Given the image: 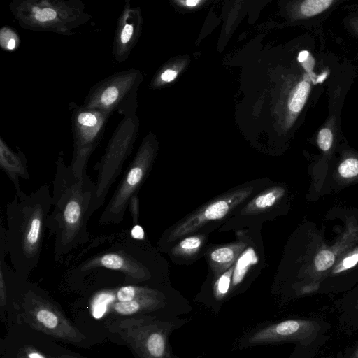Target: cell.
<instances>
[{"instance_id": "obj_1", "label": "cell", "mask_w": 358, "mask_h": 358, "mask_svg": "<svg viewBox=\"0 0 358 358\" xmlns=\"http://www.w3.org/2000/svg\"><path fill=\"white\" fill-rule=\"evenodd\" d=\"M69 260L67 273L80 277L99 268L122 274L129 285L166 282L169 265L148 240L134 238L130 230L97 237Z\"/></svg>"}, {"instance_id": "obj_2", "label": "cell", "mask_w": 358, "mask_h": 358, "mask_svg": "<svg viewBox=\"0 0 358 358\" xmlns=\"http://www.w3.org/2000/svg\"><path fill=\"white\" fill-rule=\"evenodd\" d=\"M53 180L52 210L46 227L54 236V259L60 262L76 248L90 242L87 222L95 182L86 173L76 175L66 165L61 152L55 162Z\"/></svg>"}, {"instance_id": "obj_3", "label": "cell", "mask_w": 358, "mask_h": 358, "mask_svg": "<svg viewBox=\"0 0 358 358\" xmlns=\"http://www.w3.org/2000/svg\"><path fill=\"white\" fill-rule=\"evenodd\" d=\"M52 206L48 185L30 194L16 192L6 204L7 228L1 226L0 241L6 245L13 269L26 278L39 262Z\"/></svg>"}, {"instance_id": "obj_4", "label": "cell", "mask_w": 358, "mask_h": 358, "mask_svg": "<svg viewBox=\"0 0 358 358\" xmlns=\"http://www.w3.org/2000/svg\"><path fill=\"white\" fill-rule=\"evenodd\" d=\"M268 177L237 185L213 198L166 229L157 242V250L166 252L179 239L194 234H210L219 229L243 203L271 185Z\"/></svg>"}, {"instance_id": "obj_5", "label": "cell", "mask_w": 358, "mask_h": 358, "mask_svg": "<svg viewBox=\"0 0 358 358\" xmlns=\"http://www.w3.org/2000/svg\"><path fill=\"white\" fill-rule=\"evenodd\" d=\"M9 8L19 25L31 31L70 35L91 19L79 0H15Z\"/></svg>"}, {"instance_id": "obj_6", "label": "cell", "mask_w": 358, "mask_h": 358, "mask_svg": "<svg viewBox=\"0 0 358 358\" xmlns=\"http://www.w3.org/2000/svg\"><path fill=\"white\" fill-rule=\"evenodd\" d=\"M20 297L22 318L32 328L66 342L80 343L86 340L43 290L28 282L27 278Z\"/></svg>"}, {"instance_id": "obj_7", "label": "cell", "mask_w": 358, "mask_h": 358, "mask_svg": "<svg viewBox=\"0 0 358 358\" xmlns=\"http://www.w3.org/2000/svg\"><path fill=\"white\" fill-rule=\"evenodd\" d=\"M138 119L135 115L124 117L110 137L99 162L94 166L97 171L95 192L90 205V215L101 207L123 165L131 153L138 130Z\"/></svg>"}, {"instance_id": "obj_8", "label": "cell", "mask_w": 358, "mask_h": 358, "mask_svg": "<svg viewBox=\"0 0 358 358\" xmlns=\"http://www.w3.org/2000/svg\"><path fill=\"white\" fill-rule=\"evenodd\" d=\"M141 79L140 72L135 69L117 72L93 85L83 106L110 115L117 112L124 117L133 116Z\"/></svg>"}, {"instance_id": "obj_9", "label": "cell", "mask_w": 358, "mask_h": 358, "mask_svg": "<svg viewBox=\"0 0 358 358\" xmlns=\"http://www.w3.org/2000/svg\"><path fill=\"white\" fill-rule=\"evenodd\" d=\"M155 157L153 145L149 141H144L101 214V224L122 222L131 199L138 195L151 171Z\"/></svg>"}, {"instance_id": "obj_10", "label": "cell", "mask_w": 358, "mask_h": 358, "mask_svg": "<svg viewBox=\"0 0 358 358\" xmlns=\"http://www.w3.org/2000/svg\"><path fill=\"white\" fill-rule=\"evenodd\" d=\"M71 108L73 154L69 164L76 175L87 172V164L103 136L110 115L83 106Z\"/></svg>"}, {"instance_id": "obj_11", "label": "cell", "mask_w": 358, "mask_h": 358, "mask_svg": "<svg viewBox=\"0 0 358 358\" xmlns=\"http://www.w3.org/2000/svg\"><path fill=\"white\" fill-rule=\"evenodd\" d=\"M111 331L120 335L138 358H168L164 325L149 317H131L113 322Z\"/></svg>"}, {"instance_id": "obj_12", "label": "cell", "mask_w": 358, "mask_h": 358, "mask_svg": "<svg viewBox=\"0 0 358 358\" xmlns=\"http://www.w3.org/2000/svg\"><path fill=\"white\" fill-rule=\"evenodd\" d=\"M287 189L273 182L243 203L219 229V232L238 231L261 225L278 216L284 205Z\"/></svg>"}, {"instance_id": "obj_13", "label": "cell", "mask_w": 358, "mask_h": 358, "mask_svg": "<svg viewBox=\"0 0 358 358\" xmlns=\"http://www.w3.org/2000/svg\"><path fill=\"white\" fill-rule=\"evenodd\" d=\"M262 226L252 227L249 243L227 271L231 278L229 296L243 291L266 267V255L261 234Z\"/></svg>"}, {"instance_id": "obj_14", "label": "cell", "mask_w": 358, "mask_h": 358, "mask_svg": "<svg viewBox=\"0 0 358 358\" xmlns=\"http://www.w3.org/2000/svg\"><path fill=\"white\" fill-rule=\"evenodd\" d=\"M320 326L308 320H287L256 331L248 339L250 345L296 341L304 346L317 337Z\"/></svg>"}, {"instance_id": "obj_15", "label": "cell", "mask_w": 358, "mask_h": 358, "mask_svg": "<svg viewBox=\"0 0 358 358\" xmlns=\"http://www.w3.org/2000/svg\"><path fill=\"white\" fill-rule=\"evenodd\" d=\"M235 241L223 244L210 243L204 257L208 264L207 278H215L228 269L249 243L252 227L234 231Z\"/></svg>"}, {"instance_id": "obj_16", "label": "cell", "mask_w": 358, "mask_h": 358, "mask_svg": "<svg viewBox=\"0 0 358 358\" xmlns=\"http://www.w3.org/2000/svg\"><path fill=\"white\" fill-rule=\"evenodd\" d=\"M141 24L138 8L131 6V1L126 0L113 38V55L117 62H124L129 58L138 40Z\"/></svg>"}, {"instance_id": "obj_17", "label": "cell", "mask_w": 358, "mask_h": 358, "mask_svg": "<svg viewBox=\"0 0 358 358\" xmlns=\"http://www.w3.org/2000/svg\"><path fill=\"white\" fill-rule=\"evenodd\" d=\"M209 236L203 232L186 236L176 241L166 254L175 264L189 266L204 257L210 244Z\"/></svg>"}, {"instance_id": "obj_18", "label": "cell", "mask_w": 358, "mask_h": 358, "mask_svg": "<svg viewBox=\"0 0 358 358\" xmlns=\"http://www.w3.org/2000/svg\"><path fill=\"white\" fill-rule=\"evenodd\" d=\"M0 166L15 186L16 192H21L20 178L28 180L29 173L27 159L20 149L17 152L11 150L0 138Z\"/></svg>"}, {"instance_id": "obj_19", "label": "cell", "mask_w": 358, "mask_h": 358, "mask_svg": "<svg viewBox=\"0 0 358 358\" xmlns=\"http://www.w3.org/2000/svg\"><path fill=\"white\" fill-rule=\"evenodd\" d=\"M165 300L166 294L160 289L155 294L130 301H115L111 304L110 308L120 315H131L156 310L164 304Z\"/></svg>"}, {"instance_id": "obj_20", "label": "cell", "mask_w": 358, "mask_h": 358, "mask_svg": "<svg viewBox=\"0 0 358 358\" xmlns=\"http://www.w3.org/2000/svg\"><path fill=\"white\" fill-rule=\"evenodd\" d=\"M310 89V84L306 81H301L298 84L288 101V107L291 111L298 113L303 108Z\"/></svg>"}, {"instance_id": "obj_21", "label": "cell", "mask_w": 358, "mask_h": 358, "mask_svg": "<svg viewBox=\"0 0 358 358\" xmlns=\"http://www.w3.org/2000/svg\"><path fill=\"white\" fill-rule=\"evenodd\" d=\"M20 38L12 28L3 27L0 31V45L1 48L7 51H13L19 45Z\"/></svg>"}, {"instance_id": "obj_22", "label": "cell", "mask_w": 358, "mask_h": 358, "mask_svg": "<svg viewBox=\"0 0 358 358\" xmlns=\"http://www.w3.org/2000/svg\"><path fill=\"white\" fill-rule=\"evenodd\" d=\"M332 3V0H306L302 3L301 11L305 16H313L328 8Z\"/></svg>"}, {"instance_id": "obj_23", "label": "cell", "mask_w": 358, "mask_h": 358, "mask_svg": "<svg viewBox=\"0 0 358 358\" xmlns=\"http://www.w3.org/2000/svg\"><path fill=\"white\" fill-rule=\"evenodd\" d=\"M335 262L334 254L329 250L320 251L314 259V264L318 271H324L331 267Z\"/></svg>"}, {"instance_id": "obj_24", "label": "cell", "mask_w": 358, "mask_h": 358, "mask_svg": "<svg viewBox=\"0 0 358 358\" xmlns=\"http://www.w3.org/2000/svg\"><path fill=\"white\" fill-rule=\"evenodd\" d=\"M340 176L345 178H353L358 175V160L348 158L344 160L338 167Z\"/></svg>"}, {"instance_id": "obj_25", "label": "cell", "mask_w": 358, "mask_h": 358, "mask_svg": "<svg viewBox=\"0 0 358 358\" xmlns=\"http://www.w3.org/2000/svg\"><path fill=\"white\" fill-rule=\"evenodd\" d=\"M332 141L333 135L331 131L329 129H322L319 132L317 137V143L322 150H329L331 146Z\"/></svg>"}, {"instance_id": "obj_26", "label": "cell", "mask_w": 358, "mask_h": 358, "mask_svg": "<svg viewBox=\"0 0 358 358\" xmlns=\"http://www.w3.org/2000/svg\"><path fill=\"white\" fill-rule=\"evenodd\" d=\"M358 263V250L346 257L342 262H341L336 268H334L333 273H338L344 271L348 270L354 267Z\"/></svg>"}, {"instance_id": "obj_27", "label": "cell", "mask_w": 358, "mask_h": 358, "mask_svg": "<svg viewBox=\"0 0 358 358\" xmlns=\"http://www.w3.org/2000/svg\"><path fill=\"white\" fill-rule=\"evenodd\" d=\"M128 208L132 219V224H139L140 202L138 195L131 199Z\"/></svg>"}, {"instance_id": "obj_28", "label": "cell", "mask_w": 358, "mask_h": 358, "mask_svg": "<svg viewBox=\"0 0 358 358\" xmlns=\"http://www.w3.org/2000/svg\"><path fill=\"white\" fill-rule=\"evenodd\" d=\"M18 358H48L33 347H24L19 352Z\"/></svg>"}, {"instance_id": "obj_29", "label": "cell", "mask_w": 358, "mask_h": 358, "mask_svg": "<svg viewBox=\"0 0 358 358\" xmlns=\"http://www.w3.org/2000/svg\"><path fill=\"white\" fill-rule=\"evenodd\" d=\"M129 230L131 236L134 238L139 241L148 240L145 236V234L143 229L140 224L132 225V227Z\"/></svg>"}, {"instance_id": "obj_30", "label": "cell", "mask_w": 358, "mask_h": 358, "mask_svg": "<svg viewBox=\"0 0 358 358\" xmlns=\"http://www.w3.org/2000/svg\"><path fill=\"white\" fill-rule=\"evenodd\" d=\"M176 71L167 69L161 74L160 78L164 82H171L176 77Z\"/></svg>"}, {"instance_id": "obj_31", "label": "cell", "mask_w": 358, "mask_h": 358, "mask_svg": "<svg viewBox=\"0 0 358 358\" xmlns=\"http://www.w3.org/2000/svg\"><path fill=\"white\" fill-rule=\"evenodd\" d=\"M309 53L306 50L301 51L298 56V60L300 62H303L308 57Z\"/></svg>"}, {"instance_id": "obj_32", "label": "cell", "mask_w": 358, "mask_h": 358, "mask_svg": "<svg viewBox=\"0 0 358 358\" xmlns=\"http://www.w3.org/2000/svg\"><path fill=\"white\" fill-rule=\"evenodd\" d=\"M199 2V1H197V0H188L186 1V4L189 6H194Z\"/></svg>"}, {"instance_id": "obj_33", "label": "cell", "mask_w": 358, "mask_h": 358, "mask_svg": "<svg viewBox=\"0 0 358 358\" xmlns=\"http://www.w3.org/2000/svg\"><path fill=\"white\" fill-rule=\"evenodd\" d=\"M350 358H358V345L355 350L353 354L351 355Z\"/></svg>"}, {"instance_id": "obj_34", "label": "cell", "mask_w": 358, "mask_h": 358, "mask_svg": "<svg viewBox=\"0 0 358 358\" xmlns=\"http://www.w3.org/2000/svg\"><path fill=\"white\" fill-rule=\"evenodd\" d=\"M56 358H80V357H76L71 356V355H62V356H59Z\"/></svg>"}]
</instances>
